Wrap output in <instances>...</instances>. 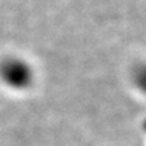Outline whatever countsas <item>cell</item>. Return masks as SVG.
<instances>
[{
	"label": "cell",
	"mask_w": 146,
	"mask_h": 146,
	"mask_svg": "<svg viewBox=\"0 0 146 146\" xmlns=\"http://www.w3.org/2000/svg\"><path fill=\"white\" fill-rule=\"evenodd\" d=\"M0 80L14 91H26L34 84L35 72L27 60L10 56L0 61Z\"/></svg>",
	"instance_id": "cell-1"
},
{
	"label": "cell",
	"mask_w": 146,
	"mask_h": 146,
	"mask_svg": "<svg viewBox=\"0 0 146 146\" xmlns=\"http://www.w3.org/2000/svg\"><path fill=\"white\" fill-rule=\"evenodd\" d=\"M131 81L141 94L146 95V62H139L135 65L131 72Z\"/></svg>",
	"instance_id": "cell-2"
}]
</instances>
